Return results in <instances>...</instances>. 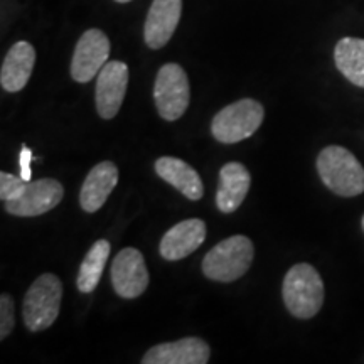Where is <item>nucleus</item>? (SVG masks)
<instances>
[{"label":"nucleus","mask_w":364,"mask_h":364,"mask_svg":"<svg viewBox=\"0 0 364 364\" xmlns=\"http://www.w3.org/2000/svg\"><path fill=\"white\" fill-rule=\"evenodd\" d=\"M317 172L327 189L343 198L364 193V169L356 156L341 145L322 149L317 157Z\"/></svg>","instance_id":"f257e3e1"},{"label":"nucleus","mask_w":364,"mask_h":364,"mask_svg":"<svg viewBox=\"0 0 364 364\" xmlns=\"http://www.w3.org/2000/svg\"><path fill=\"white\" fill-rule=\"evenodd\" d=\"M282 295L287 311L297 318H312L324 304V282L309 263H297L287 272Z\"/></svg>","instance_id":"f03ea898"},{"label":"nucleus","mask_w":364,"mask_h":364,"mask_svg":"<svg viewBox=\"0 0 364 364\" xmlns=\"http://www.w3.org/2000/svg\"><path fill=\"white\" fill-rule=\"evenodd\" d=\"M253 243L243 235H235L223 240L206 253L203 272L209 280L235 282L248 272L253 262Z\"/></svg>","instance_id":"7ed1b4c3"},{"label":"nucleus","mask_w":364,"mask_h":364,"mask_svg":"<svg viewBox=\"0 0 364 364\" xmlns=\"http://www.w3.org/2000/svg\"><path fill=\"white\" fill-rule=\"evenodd\" d=\"M61 299L63 284L54 273H44L36 279L27 290L22 307L27 329L39 332L51 327L59 316Z\"/></svg>","instance_id":"20e7f679"},{"label":"nucleus","mask_w":364,"mask_h":364,"mask_svg":"<svg viewBox=\"0 0 364 364\" xmlns=\"http://www.w3.org/2000/svg\"><path fill=\"white\" fill-rule=\"evenodd\" d=\"M262 103L257 100L245 98L235 102L218 113L213 118L211 132L213 136L221 144H236L250 139L263 124Z\"/></svg>","instance_id":"39448f33"},{"label":"nucleus","mask_w":364,"mask_h":364,"mask_svg":"<svg viewBox=\"0 0 364 364\" xmlns=\"http://www.w3.org/2000/svg\"><path fill=\"white\" fill-rule=\"evenodd\" d=\"M154 100L164 120H179L191 102V86L186 71L176 63H167L157 73Z\"/></svg>","instance_id":"423d86ee"},{"label":"nucleus","mask_w":364,"mask_h":364,"mask_svg":"<svg viewBox=\"0 0 364 364\" xmlns=\"http://www.w3.org/2000/svg\"><path fill=\"white\" fill-rule=\"evenodd\" d=\"M110 56V39L100 29H90L81 36L71 61V78L76 83H88L98 76Z\"/></svg>","instance_id":"0eeeda50"},{"label":"nucleus","mask_w":364,"mask_h":364,"mask_svg":"<svg viewBox=\"0 0 364 364\" xmlns=\"http://www.w3.org/2000/svg\"><path fill=\"white\" fill-rule=\"evenodd\" d=\"M65 189L56 179L27 181L19 198L6 201L9 215L19 218H34L51 211L61 203Z\"/></svg>","instance_id":"6e6552de"},{"label":"nucleus","mask_w":364,"mask_h":364,"mask_svg":"<svg viewBox=\"0 0 364 364\" xmlns=\"http://www.w3.org/2000/svg\"><path fill=\"white\" fill-rule=\"evenodd\" d=\"M112 284L124 299L140 297L149 287V270L142 253L135 248H124L112 263Z\"/></svg>","instance_id":"1a4fd4ad"},{"label":"nucleus","mask_w":364,"mask_h":364,"mask_svg":"<svg viewBox=\"0 0 364 364\" xmlns=\"http://www.w3.org/2000/svg\"><path fill=\"white\" fill-rule=\"evenodd\" d=\"M129 86V66L122 61H108L97 78L98 115L110 120L120 112Z\"/></svg>","instance_id":"9d476101"},{"label":"nucleus","mask_w":364,"mask_h":364,"mask_svg":"<svg viewBox=\"0 0 364 364\" xmlns=\"http://www.w3.org/2000/svg\"><path fill=\"white\" fill-rule=\"evenodd\" d=\"M182 0H154L144 26L145 44L150 49H161L169 43L179 26Z\"/></svg>","instance_id":"9b49d317"},{"label":"nucleus","mask_w":364,"mask_h":364,"mask_svg":"<svg viewBox=\"0 0 364 364\" xmlns=\"http://www.w3.org/2000/svg\"><path fill=\"white\" fill-rule=\"evenodd\" d=\"M206 223L203 220H186L172 226L159 245L164 260L177 262L194 253L206 240Z\"/></svg>","instance_id":"f8f14e48"},{"label":"nucleus","mask_w":364,"mask_h":364,"mask_svg":"<svg viewBox=\"0 0 364 364\" xmlns=\"http://www.w3.org/2000/svg\"><path fill=\"white\" fill-rule=\"evenodd\" d=\"M211 349L206 341L199 338H184L174 343L154 346L145 353L144 364H206Z\"/></svg>","instance_id":"ddd939ff"},{"label":"nucleus","mask_w":364,"mask_h":364,"mask_svg":"<svg viewBox=\"0 0 364 364\" xmlns=\"http://www.w3.org/2000/svg\"><path fill=\"white\" fill-rule=\"evenodd\" d=\"M118 184V169L110 161L97 164L88 172L80 193V204L86 213H97L107 203L108 196Z\"/></svg>","instance_id":"4468645a"},{"label":"nucleus","mask_w":364,"mask_h":364,"mask_svg":"<svg viewBox=\"0 0 364 364\" xmlns=\"http://www.w3.org/2000/svg\"><path fill=\"white\" fill-rule=\"evenodd\" d=\"M36 65V51L33 44L27 41H19L9 49L4 58L2 71H0V83L9 93H17L24 90L27 81L31 80Z\"/></svg>","instance_id":"2eb2a0df"},{"label":"nucleus","mask_w":364,"mask_h":364,"mask_svg":"<svg viewBox=\"0 0 364 364\" xmlns=\"http://www.w3.org/2000/svg\"><path fill=\"white\" fill-rule=\"evenodd\" d=\"M252 177L243 164L228 162L220 171V184L216 193V206L221 213H233L247 198Z\"/></svg>","instance_id":"dca6fc26"},{"label":"nucleus","mask_w":364,"mask_h":364,"mask_svg":"<svg viewBox=\"0 0 364 364\" xmlns=\"http://www.w3.org/2000/svg\"><path fill=\"white\" fill-rule=\"evenodd\" d=\"M156 172L161 179L169 182L191 201H199L204 196L201 177L188 162L177 157H161L156 162Z\"/></svg>","instance_id":"f3484780"},{"label":"nucleus","mask_w":364,"mask_h":364,"mask_svg":"<svg viewBox=\"0 0 364 364\" xmlns=\"http://www.w3.org/2000/svg\"><path fill=\"white\" fill-rule=\"evenodd\" d=\"M334 61L346 80L359 88H364V39H341L336 44Z\"/></svg>","instance_id":"a211bd4d"},{"label":"nucleus","mask_w":364,"mask_h":364,"mask_svg":"<svg viewBox=\"0 0 364 364\" xmlns=\"http://www.w3.org/2000/svg\"><path fill=\"white\" fill-rule=\"evenodd\" d=\"M110 241L98 240L95 241L93 247L88 250L83 263H81L78 272V289L83 294H91L97 289L102 279L105 265H107L108 257H110Z\"/></svg>","instance_id":"6ab92c4d"},{"label":"nucleus","mask_w":364,"mask_h":364,"mask_svg":"<svg viewBox=\"0 0 364 364\" xmlns=\"http://www.w3.org/2000/svg\"><path fill=\"white\" fill-rule=\"evenodd\" d=\"M26 179L21 176L9 174V172H0V199L4 203L12 201V199L19 198L22 191L26 188Z\"/></svg>","instance_id":"aec40b11"},{"label":"nucleus","mask_w":364,"mask_h":364,"mask_svg":"<svg viewBox=\"0 0 364 364\" xmlns=\"http://www.w3.org/2000/svg\"><path fill=\"white\" fill-rule=\"evenodd\" d=\"M16 324V317H14V300L9 294H2L0 297V339H6L11 336Z\"/></svg>","instance_id":"412c9836"},{"label":"nucleus","mask_w":364,"mask_h":364,"mask_svg":"<svg viewBox=\"0 0 364 364\" xmlns=\"http://www.w3.org/2000/svg\"><path fill=\"white\" fill-rule=\"evenodd\" d=\"M33 150L27 145H22L19 154V166H21V177L26 181H31V162H33Z\"/></svg>","instance_id":"4be33fe9"},{"label":"nucleus","mask_w":364,"mask_h":364,"mask_svg":"<svg viewBox=\"0 0 364 364\" xmlns=\"http://www.w3.org/2000/svg\"><path fill=\"white\" fill-rule=\"evenodd\" d=\"M118 4H127V2H132V0H115Z\"/></svg>","instance_id":"5701e85b"},{"label":"nucleus","mask_w":364,"mask_h":364,"mask_svg":"<svg viewBox=\"0 0 364 364\" xmlns=\"http://www.w3.org/2000/svg\"><path fill=\"white\" fill-rule=\"evenodd\" d=\"M361 226H363V231H364V216H363V221H361Z\"/></svg>","instance_id":"b1692460"}]
</instances>
